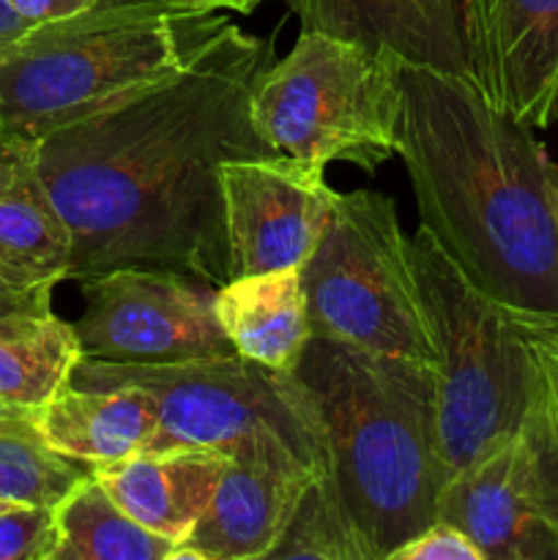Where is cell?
<instances>
[{
  "mask_svg": "<svg viewBox=\"0 0 558 560\" xmlns=\"http://www.w3.org/2000/svg\"><path fill=\"white\" fill-rule=\"evenodd\" d=\"M315 558V560H364L359 541L334 506L323 479L312 481L301 498L288 530L279 539L271 560Z\"/></svg>",
  "mask_w": 558,
  "mask_h": 560,
  "instance_id": "cell-22",
  "label": "cell"
},
{
  "mask_svg": "<svg viewBox=\"0 0 558 560\" xmlns=\"http://www.w3.org/2000/svg\"><path fill=\"white\" fill-rule=\"evenodd\" d=\"M230 25L189 0H96L0 47V137L38 142L189 63Z\"/></svg>",
  "mask_w": 558,
  "mask_h": 560,
  "instance_id": "cell-4",
  "label": "cell"
},
{
  "mask_svg": "<svg viewBox=\"0 0 558 560\" xmlns=\"http://www.w3.org/2000/svg\"><path fill=\"white\" fill-rule=\"evenodd\" d=\"M189 3L206 5L213 11H235V14H252L263 0H189Z\"/></svg>",
  "mask_w": 558,
  "mask_h": 560,
  "instance_id": "cell-30",
  "label": "cell"
},
{
  "mask_svg": "<svg viewBox=\"0 0 558 560\" xmlns=\"http://www.w3.org/2000/svg\"><path fill=\"white\" fill-rule=\"evenodd\" d=\"M217 317L235 353L271 370L293 372L312 339L299 266L224 282Z\"/></svg>",
  "mask_w": 558,
  "mask_h": 560,
  "instance_id": "cell-18",
  "label": "cell"
},
{
  "mask_svg": "<svg viewBox=\"0 0 558 560\" xmlns=\"http://www.w3.org/2000/svg\"><path fill=\"white\" fill-rule=\"evenodd\" d=\"M96 0H9L11 11L20 16L22 25L31 31V27L44 25V22L63 20V16L77 14V11L88 9Z\"/></svg>",
  "mask_w": 558,
  "mask_h": 560,
  "instance_id": "cell-28",
  "label": "cell"
},
{
  "mask_svg": "<svg viewBox=\"0 0 558 560\" xmlns=\"http://www.w3.org/2000/svg\"><path fill=\"white\" fill-rule=\"evenodd\" d=\"M399 145L421 228L514 317H558V167L463 74L399 60Z\"/></svg>",
  "mask_w": 558,
  "mask_h": 560,
  "instance_id": "cell-2",
  "label": "cell"
},
{
  "mask_svg": "<svg viewBox=\"0 0 558 560\" xmlns=\"http://www.w3.org/2000/svg\"><path fill=\"white\" fill-rule=\"evenodd\" d=\"M399 58L361 42L301 31L252 93L255 129L274 151L310 162H348L375 173L397 156Z\"/></svg>",
  "mask_w": 558,
  "mask_h": 560,
  "instance_id": "cell-7",
  "label": "cell"
},
{
  "mask_svg": "<svg viewBox=\"0 0 558 560\" xmlns=\"http://www.w3.org/2000/svg\"><path fill=\"white\" fill-rule=\"evenodd\" d=\"M509 315V312H507ZM512 317L514 323H523V326H536V328H547V331H556L558 334V317Z\"/></svg>",
  "mask_w": 558,
  "mask_h": 560,
  "instance_id": "cell-31",
  "label": "cell"
},
{
  "mask_svg": "<svg viewBox=\"0 0 558 560\" xmlns=\"http://www.w3.org/2000/svg\"><path fill=\"white\" fill-rule=\"evenodd\" d=\"M77 386L146 388L159 408L151 448H217L235 463H263L328 474L321 413L293 372L271 370L244 355L175 361V364H109L80 359Z\"/></svg>",
  "mask_w": 558,
  "mask_h": 560,
  "instance_id": "cell-6",
  "label": "cell"
},
{
  "mask_svg": "<svg viewBox=\"0 0 558 560\" xmlns=\"http://www.w3.org/2000/svg\"><path fill=\"white\" fill-rule=\"evenodd\" d=\"M33 413L0 402V501L55 509L93 468L55 452Z\"/></svg>",
  "mask_w": 558,
  "mask_h": 560,
  "instance_id": "cell-21",
  "label": "cell"
},
{
  "mask_svg": "<svg viewBox=\"0 0 558 560\" xmlns=\"http://www.w3.org/2000/svg\"><path fill=\"white\" fill-rule=\"evenodd\" d=\"M11 506H16V503H5V501H0V512H3V509H11Z\"/></svg>",
  "mask_w": 558,
  "mask_h": 560,
  "instance_id": "cell-32",
  "label": "cell"
},
{
  "mask_svg": "<svg viewBox=\"0 0 558 560\" xmlns=\"http://www.w3.org/2000/svg\"><path fill=\"white\" fill-rule=\"evenodd\" d=\"M520 446H523L525 481L536 509L545 514L547 523L558 528V416L553 410L545 383L534 394L528 416L520 427Z\"/></svg>",
  "mask_w": 558,
  "mask_h": 560,
  "instance_id": "cell-23",
  "label": "cell"
},
{
  "mask_svg": "<svg viewBox=\"0 0 558 560\" xmlns=\"http://www.w3.org/2000/svg\"><path fill=\"white\" fill-rule=\"evenodd\" d=\"M53 312V288H14L0 279V323Z\"/></svg>",
  "mask_w": 558,
  "mask_h": 560,
  "instance_id": "cell-27",
  "label": "cell"
},
{
  "mask_svg": "<svg viewBox=\"0 0 558 560\" xmlns=\"http://www.w3.org/2000/svg\"><path fill=\"white\" fill-rule=\"evenodd\" d=\"M219 180L233 277L301 268L339 197L326 180V164L284 153L230 159Z\"/></svg>",
  "mask_w": 558,
  "mask_h": 560,
  "instance_id": "cell-10",
  "label": "cell"
},
{
  "mask_svg": "<svg viewBox=\"0 0 558 560\" xmlns=\"http://www.w3.org/2000/svg\"><path fill=\"white\" fill-rule=\"evenodd\" d=\"M74 323L47 315L0 323V402L38 410L80 364Z\"/></svg>",
  "mask_w": 558,
  "mask_h": 560,
  "instance_id": "cell-20",
  "label": "cell"
},
{
  "mask_svg": "<svg viewBox=\"0 0 558 560\" xmlns=\"http://www.w3.org/2000/svg\"><path fill=\"white\" fill-rule=\"evenodd\" d=\"M299 271L312 337L435 366L408 235L392 197L370 189L339 195Z\"/></svg>",
  "mask_w": 558,
  "mask_h": 560,
  "instance_id": "cell-8",
  "label": "cell"
},
{
  "mask_svg": "<svg viewBox=\"0 0 558 560\" xmlns=\"http://www.w3.org/2000/svg\"><path fill=\"white\" fill-rule=\"evenodd\" d=\"M410 266L435 348V432L443 485L512 441L539 388L528 339L481 293L430 230L408 238Z\"/></svg>",
  "mask_w": 558,
  "mask_h": 560,
  "instance_id": "cell-5",
  "label": "cell"
},
{
  "mask_svg": "<svg viewBox=\"0 0 558 560\" xmlns=\"http://www.w3.org/2000/svg\"><path fill=\"white\" fill-rule=\"evenodd\" d=\"M465 77L531 129L558 120V0H463Z\"/></svg>",
  "mask_w": 558,
  "mask_h": 560,
  "instance_id": "cell-11",
  "label": "cell"
},
{
  "mask_svg": "<svg viewBox=\"0 0 558 560\" xmlns=\"http://www.w3.org/2000/svg\"><path fill=\"white\" fill-rule=\"evenodd\" d=\"M435 520L463 530L485 560H558V528L528 492L520 432L441 487Z\"/></svg>",
  "mask_w": 558,
  "mask_h": 560,
  "instance_id": "cell-12",
  "label": "cell"
},
{
  "mask_svg": "<svg viewBox=\"0 0 558 560\" xmlns=\"http://www.w3.org/2000/svg\"><path fill=\"white\" fill-rule=\"evenodd\" d=\"M230 463L233 457L217 448L173 446L98 465L93 474L137 523L181 545L211 503Z\"/></svg>",
  "mask_w": 558,
  "mask_h": 560,
  "instance_id": "cell-16",
  "label": "cell"
},
{
  "mask_svg": "<svg viewBox=\"0 0 558 560\" xmlns=\"http://www.w3.org/2000/svg\"><path fill=\"white\" fill-rule=\"evenodd\" d=\"M71 233L38 170L36 142L0 137V279L55 288L69 279Z\"/></svg>",
  "mask_w": 558,
  "mask_h": 560,
  "instance_id": "cell-15",
  "label": "cell"
},
{
  "mask_svg": "<svg viewBox=\"0 0 558 560\" xmlns=\"http://www.w3.org/2000/svg\"><path fill=\"white\" fill-rule=\"evenodd\" d=\"M509 320H512V317H509ZM514 326H518L520 331H523V337L528 339V348L536 361V370H539V377L542 383H545L547 397H550L553 410H556L558 416V334L547 331V328L523 326V323H514Z\"/></svg>",
  "mask_w": 558,
  "mask_h": 560,
  "instance_id": "cell-26",
  "label": "cell"
},
{
  "mask_svg": "<svg viewBox=\"0 0 558 560\" xmlns=\"http://www.w3.org/2000/svg\"><path fill=\"white\" fill-rule=\"evenodd\" d=\"M53 512L58 523L53 560H173L178 550L175 541L137 523L93 470Z\"/></svg>",
  "mask_w": 558,
  "mask_h": 560,
  "instance_id": "cell-19",
  "label": "cell"
},
{
  "mask_svg": "<svg viewBox=\"0 0 558 560\" xmlns=\"http://www.w3.org/2000/svg\"><path fill=\"white\" fill-rule=\"evenodd\" d=\"M33 416L55 452L88 468L146 452L159 430L156 399L137 386H77L69 381Z\"/></svg>",
  "mask_w": 558,
  "mask_h": 560,
  "instance_id": "cell-17",
  "label": "cell"
},
{
  "mask_svg": "<svg viewBox=\"0 0 558 560\" xmlns=\"http://www.w3.org/2000/svg\"><path fill=\"white\" fill-rule=\"evenodd\" d=\"M312 481L301 470L233 459L173 560L271 558Z\"/></svg>",
  "mask_w": 558,
  "mask_h": 560,
  "instance_id": "cell-13",
  "label": "cell"
},
{
  "mask_svg": "<svg viewBox=\"0 0 558 560\" xmlns=\"http://www.w3.org/2000/svg\"><path fill=\"white\" fill-rule=\"evenodd\" d=\"M301 31L361 42L465 77L463 0H284Z\"/></svg>",
  "mask_w": 558,
  "mask_h": 560,
  "instance_id": "cell-14",
  "label": "cell"
},
{
  "mask_svg": "<svg viewBox=\"0 0 558 560\" xmlns=\"http://www.w3.org/2000/svg\"><path fill=\"white\" fill-rule=\"evenodd\" d=\"M271 38L230 22L162 80L36 142L38 170L71 233L69 279L120 266L230 273L219 170L277 156L255 129L252 93L274 63Z\"/></svg>",
  "mask_w": 558,
  "mask_h": 560,
  "instance_id": "cell-1",
  "label": "cell"
},
{
  "mask_svg": "<svg viewBox=\"0 0 558 560\" xmlns=\"http://www.w3.org/2000/svg\"><path fill=\"white\" fill-rule=\"evenodd\" d=\"M85 312L74 323L82 359L175 364L233 355L217 317V284L151 266H120L80 279Z\"/></svg>",
  "mask_w": 558,
  "mask_h": 560,
  "instance_id": "cell-9",
  "label": "cell"
},
{
  "mask_svg": "<svg viewBox=\"0 0 558 560\" xmlns=\"http://www.w3.org/2000/svg\"><path fill=\"white\" fill-rule=\"evenodd\" d=\"M392 560H485V556L463 530L435 520L405 541Z\"/></svg>",
  "mask_w": 558,
  "mask_h": 560,
  "instance_id": "cell-25",
  "label": "cell"
},
{
  "mask_svg": "<svg viewBox=\"0 0 558 560\" xmlns=\"http://www.w3.org/2000/svg\"><path fill=\"white\" fill-rule=\"evenodd\" d=\"M25 31H27V27L22 25L20 16L11 11L9 0H0V47H3V44H9V42H14V38L22 36Z\"/></svg>",
  "mask_w": 558,
  "mask_h": 560,
  "instance_id": "cell-29",
  "label": "cell"
},
{
  "mask_svg": "<svg viewBox=\"0 0 558 560\" xmlns=\"http://www.w3.org/2000/svg\"><path fill=\"white\" fill-rule=\"evenodd\" d=\"M293 375L321 413L334 506L364 560H392L435 523V366L312 337Z\"/></svg>",
  "mask_w": 558,
  "mask_h": 560,
  "instance_id": "cell-3",
  "label": "cell"
},
{
  "mask_svg": "<svg viewBox=\"0 0 558 560\" xmlns=\"http://www.w3.org/2000/svg\"><path fill=\"white\" fill-rule=\"evenodd\" d=\"M58 523L49 506H11L0 512V560H53Z\"/></svg>",
  "mask_w": 558,
  "mask_h": 560,
  "instance_id": "cell-24",
  "label": "cell"
}]
</instances>
